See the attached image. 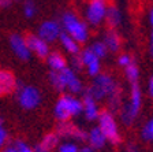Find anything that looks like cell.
Wrapping results in <instances>:
<instances>
[{
	"label": "cell",
	"mask_w": 153,
	"mask_h": 152,
	"mask_svg": "<svg viewBox=\"0 0 153 152\" xmlns=\"http://www.w3.org/2000/svg\"><path fill=\"white\" fill-rule=\"evenodd\" d=\"M119 88L114 78L107 73H100L99 76H96L93 79L92 85L86 89L90 95L93 96L96 101H100L102 99H108L112 93H115Z\"/></svg>",
	"instance_id": "6da1fadb"
},
{
	"label": "cell",
	"mask_w": 153,
	"mask_h": 152,
	"mask_svg": "<svg viewBox=\"0 0 153 152\" xmlns=\"http://www.w3.org/2000/svg\"><path fill=\"white\" fill-rule=\"evenodd\" d=\"M62 28L66 30L67 34H70L74 40L82 44L86 43L89 38V30H88V25L85 22H82L75 14L73 13H64L62 15V21H60Z\"/></svg>",
	"instance_id": "7a4b0ae2"
},
{
	"label": "cell",
	"mask_w": 153,
	"mask_h": 152,
	"mask_svg": "<svg viewBox=\"0 0 153 152\" xmlns=\"http://www.w3.org/2000/svg\"><path fill=\"white\" fill-rule=\"evenodd\" d=\"M99 127L101 129V132L105 136L107 141H109V143L114 144V145H118L119 143H122V136H120V132H119L118 124H116V121H115L114 112H111L108 108L100 111Z\"/></svg>",
	"instance_id": "3957f363"
},
{
	"label": "cell",
	"mask_w": 153,
	"mask_h": 152,
	"mask_svg": "<svg viewBox=\"0 0 153 152\" xmlns=\"http://www.w3.org/2000/svg\"><path fill=\"white\" fill-rule=\"evenodd\" d=\"M16 97H18L19 106L25 110H33L36 108L40 101H41V95L38 89L32 85H21L18 82L16 86Z\"/></svg>",
	"instance_id": "277c9868"
},
{
	"label": "cell",
	"mask_w": 153,
	"mask_h": 152,
	"mask_svg": "<svg viewBox=\"0 0 153 152\" xmlns=\"http://www.w3.org/2000/svg\"><path fill=\"white\" fill-rule=\"evenodd\" d=\"M107 8H108L107 0H89L85 13L88 23L92 26H99L104 21Z\"/></svg>",
	"instance_id": "5b68a950"
},
{
	"label": "cell",
	"mask_w": 153,
	"mask_h": 152,
	"mask_svg": "<svg viewBox=\"0 0 153 152\" xmlns=\"http://www.w3.org/2000/svg\"><path fill=\"white\" fill-rule=\"evenodd\" d=\"M56 133L59 137H64V139H71L76 143H85L88 141V133L79 126L74 125L70 121H63L59 122L56 126Z\"/></svg>",
	"instance_id": "8992f818"
},
{
	"label": "cell",
	"mask_w": 153,
	"mask_h": 152,
	"mask_svg": "<svg viewBox=\"0 0 153 152\" xmlns=\"http://www.w3.org/2000/svg\"><path fill=\"white\" fill-rule=\"evenodd\" d=\"M62 25L57 21H45L38 28V36L47 43H53L59 40L62 34Z\"/></svg>",
	"instance_id": "52a82bcc"
},
{
	"label": "cell",
	"mask_w": 153,
	"mask_h": 152,
	"mask_svg": "<svg viewBox=\"0 0 153 152\" xmlns=\"http://www.w3.org/2000/svg\"><path fill=\"white\" fill-rule=\"evenodd\" d=\"M25 40L27 43V47L30 49V52L36 54L40 59H47L48 55L51 54L49 52V44L47 41H44L38 34L29 33V34H26Z\"/></svg>",
	"instance_id": "ba28073f"
},
{
	"label": "cell",
	"mask_w": 153,
	"mask_h": 152,
	"mask_svg": "<svg viewBox=\"0 0 153 152\" xmlns=\"http://www.w3.org/2000/svg\"><path fill=\"white\" fill-rule=\"evenodd\" d=\"M18 81L13 71L7 69H0V97L8 96L16 91Z\"/></svg>",
	"instance_id": "9c48e42d"
},
{
	"label": "cell",
	"mask_w": 153,
	"mask_h": 152,
	"mask_svg": "<svg viewBox=\"0 0 153 152\" xmlns=\"http://www.w3.org/2000/svg\"><path fill=\"white\" fill-rule=\"evenodd\" d=\"M60 73V77L62 79H63V84L64 86H66V89H68L71 93H81L82 92V82H81V79L76 77L75 71H74L73 69H70V67H66V69H63L62 71H59Z\"/></svg>",
	"instance_id": "30bf717a"
},
{
	"label": "cell",
	"mask_w": 153,
	"mask_h": 152,
	"mask_svg": "<svg viewBox=\"0 0 153 152\" xmlns=\"http://www.w3.org/2000/svg\"><path fill=\"white\" fill-rule=\"evenodd\" d=\"M10 41V47L14 51V54L19 58L21 60H27L30 58V49L27 47L25 37H22L21 34H11L8 38Z\"/></svg>",
	"instance_id": "8fae6325"
},
{
	"label": "cell",
	"mask_w": 153,
	"mask_h": 152,
	"mask_svg": "<svg viewBox=\"0 0 153 152\" xmlns=\"http://www.w3.org/2000/svg\"><path fill=\"white\" fill-rule=\"evenodd\" d=\"M81 56L83 60V66L88 70V74L90 77H96L100 74L101 70V64H100V58H97L90 48H86L81 52Z\"/></svg>",
	"instance_id": "7c38bea8"
},
{
	"label": "cell",
	"mask_w": 153,
	"mask_h": 152,
	"mask_svg": "<svg viewBox=\"0 0 153 152\" xmlns=\"http://www.w3.org/2000/svg\"><path fill=\"white\" fill-rule=\"evenodd\" d=\"M82 104H83V115L89 122L99 119L100 115V108L97 106V101L93 99V96L90 95L88 91L83 92L82 96Z\"/></svg>",
	"instance_id": "4fadbf2b"
},
{
	"label": "cell",
	"mask_w": 153,
	"mask_h": 152,
	"mask_svg": "<svg viewBox=\"0 0 153 152\" xmlns=\"http://www.w3.org/2000/svg\"><path fill=\"white\" fill-rule=\"evenodd\" d=\"M53 115L59 122L70 121V118L73 117L70 111V106H68V100H67V95H62L60 97L57 99L53 108Z\"/></svg>",
	"instance_id": "5bb4252c"
},
{
	"label": "cell",
	"mask_w": 153,
	"mask_h": 152,
	"mask_svg": "<svg viewBox=\"0 0 153 152\" xmlns=\"http://www.w3.org/2000/svg\"><path fill=\"white\" fill-rule=\"evenodd\" d=\"M102 43L107 45L108 51H111V52H118L122 47V38L119 36V33L116 32V29H108L104 33Z\"/></svg>",
	"instance_id": "9a60e30c"
},
{
	"label": "cell",
	"mask_w": 153,
	"mask_h": 152,
	"mask_svg": "<svg viewBox=\"0 0 153 152\" xmlns=\"http://www.w3.org/2000/svg\"><path fill=\"white\" fill-rule=\"evenodd\" d=\"M88 141H89V145L94 149H101L102 147L105 145L107 143V139L105 136L102 134L101 129L99 126L96 127H92L89 130V133H88Z\"/></svg>",
	"instance_id": "2e32d148"
},
{
	"label": "cell",
	"mask_w": 153,
	"mask_h": 152,
	"mask_svg": "<svg viewBox=\"0 0 153 152\" xmlns=\"http://www.w3.org/2000/svg\"><path fill=\"white\" fill-rule=\"evenodd\" d=\"M128 106L131 107L133 112L138 115L141 107H142V91H141L140 85L137 84H131V93H130V101Z\"/></svg>",
	"instance_id": "e0dca14e"
},
{
	"label": "cell",
	"mask_w": 153,
	"mask_h": 152,
	"mask_svg": "<svg viewBox=\"0 0 153 152\" xmlns=\"http://www.w3.org/2000/svg\"><path fill=\"white\" fill-rule=\"evenodd\" d=\"M48 66L51 67V71H62L63 69L67 67V60L60 52L57 51H53L51 54L48 55L47 58Z\"/></svg>",
	"instance_id": "ac0fdd59"
},
{
	"label": "cell",
	"mask_w": 153,
	"mask_h": 152,
	"mask_svg": "<svg viewBox=\"0 0 153 152\" xmlns=\"http://www.w3.org/2000/svg\"><path fill=\"white\" fill-rule=\"evenodd\" d=\"M104 19L108 25V29H116L122 23V14L116 6H108Z\"/></svg>",
	"instance_id": "d6986e66"
},
{
	"label": "cell",
	"mask_w": 153,
	"mask_h": 152,
	"mask_svg": "<svg viewBox=\"0 0 153 152\" xmlns=\"http://www.w3.org/2000/svg\"><path fill=\"white\" fill-rule=\"evenodd\" d=\"M59 40H60V44L63 45V48L68 52V54L76 55V54H79L81 52L79 43L76 41V40H74L70 34H67V33H62L60 37H59Z\"/></svg>",
	"instance_id": "ffe728a7"
},
{
	"label": "cell",
	"mask_w": 153,
	"mask_h": 152,
	"mask_svg": "<svg viewBox=\"0 0 153 152\" xmlns=\"http://www.w3.org/2000/svg\"><path fill=\"white\" fill-rule=\"evenodd\" d=\"M59 141H60L59 134H57L56 132H49V133H47L42 137L41 143L38 144V145L41 147L42 149H45V151L51 152V151H53L56 147H59Z\"/></svg>",
	"instance_id": "44dd1931"
},
{
	"label": "cell",
	"mask_w": 153,
	"mask_h": 152,
	"mask_svg": "<svg viewBox=\"0 0 153 152\" xmlns=\"http://www.w3.org/2000/svg\"><path fill=\"white\" fill-rule=\"evenodd\" d=\"M124 74H126V78L128 79L130 84L138 82V79H140V69H138L135 60H133L128 66L124 67Z\"/></svg>",
	"instance_id": "7402d4cb"
},
{
	"label": "cell",
	"mask_w": 153,
	"mask_h": 152,
	"mask_svg": "<svg viewBox=\"0 0 153 152\" xmlns=\"http://www.w3.org/2000/svg\"><path fill=\"white\" fill-rule=\"evenodd\" d=\"M135 117H137V115L133 112V110H131V107L128 106V103H126V104L120 108V119L126 126H130L134 122Z\"/></svg>",
	"instance_id": "603a6c76"
},
{
	"label": "cell",
	"mask_w": 153,
	"mask_h": 152,
	"mask_svg": "<svg viewBox=\"0 0 153 152\" xmlns=\"http://www.w3.org/2000/svg\"><path fill=\"white\" fill-rule=\"evenodd\" d=\"M49 82H51L52 88H53L55 91H57V92L66 91V86H64L63 79H62L59 71H51V73H49Z\"/></svg>",
	"instance_id": "cb8c5ba5"
},
{
	"label": "cell",
	"mask_w": 153,
	"mask_h": 152,
	"mask_svg": "<svg viewBox=\"0 0 153 152\" xmlns=\"http://www.w3.org/2000/svg\"><path fill=\"white\" fill-rule=\"evenodd\" d=\"M89 48L93 51V54L97 58H100V59L107 56V52H108V48L102 41H94Z\"/></svg>",
	"instance_id": "d4e9b609"
},
{
	"label": "cell",
	"mask_w": 153,
	"mask_h": 152,
	"mask_svg": "<svg viewBox=\"0 0 153 152\" xmlns=\"http://www.w3.org/2000/svg\"><path fill=\"white\" fill-rule=\"evenodd\" d=\"M141 137L146 141H152L153 140V118L150 121H148L146 125L142 127L141 130Z\"/></svg>",
	"instance_id": "484cf974"
},
{
	"label": "cell",
	"mask_w": 153,
	"mask_h": 152,
	"mask_svg": "<svg viewBox=\"0 0 153 152\" xmlns=\"http://www.w3.org/2000/svg\"><path fill=\"white\" fill-rule=\"evenodd\" d=\"M23 13H25L26 18H33L37 13V7H36V3L33 0H25L23 3Z\"/></svg>",
	"instance_id": "4316f807"
},
{
	"label": "cell",
	"mask_w": 153,
	"mask_h": 152,
	"mask_svg": "<svg viewBox=\"0 0 153 152\" xmlns=\"http://www.w3.org/2000/svg\"><path fill=\"white\" fill-rule=\"evenodd\" d=\"M70 63H71V69L74 71H79L82 70L83 67V60H82V56H81V52L76 55H71V59H70Z\"/></svg>",
	"instance_id": "83f0119b"
},
{
	"label": "cell",
	"mask_w": 153,
	"mask_h": 152,
	"mask_svg": "<svg viewBox=\"0 0 153 152\" xmlns=\"http://www.w3.org/2000/svg\"><path fill=\"white\" fill-rule=\"evenodd\" d=\"M8 141V132L3 124V119L0 118V148H3Z\"/></svg>",
	"instance_id": "f1b7e54d"
},
{
	"label": "cell",
	"mask_w": 153,
	"mask_h": 152,
	"mask_svg": "<svg viewBox=\"0 0 153 152\" xmlns=\"http://www.w3.org/2000/svg\"><path fill=\"white\" fill-rule=\"evenodd\" d=\"M14 147H15L16 152H34V149H32L30 147H27V144L25 143V141H22V140H15L14 143H11Z\"/></svg>",
	"instance_id": "f546056e"
},
{
	"label": "cell",
	"mask_w": 153,
	"mask_h": 152,
	"mask_svg": "<svg viewBox=\"0 0 153 152\" xmlns=\"http://www.w3.org/2000/svg\"><path fill=\"white\" fill-rule=\"evenodd\" d=\"M79 148L74 143H63L57 147V152H78Z\"/></svg>",
	"instance_id": "4dcf8cb0"
},
{
	"label": "cell",
	"mask_w": 153,
	"mask_h": 152,
	"mask_svg": "<svg viewBox=\"0 0 153 152\" xmlns=\"http://www.w3.org/2000/svg\"><path fill=\"white\" fill-rule=\"evenodd\" d=\"M133 60H134L133 56H130L128 54H122L118 58V64H119V66H122V67L124 69V67L128 66V64H130Z\"/></svg>",
	"instance_id": "1f68e13d"
},
{
	"label": "cell",
	"mask_w": 153,
	"mask_h": 152,
	"mask_svg": "<svg viewBox=\"0 0 153 152\" xmlns=\"http://www.w3.org/2000/svg\"><path fill=\"white\" fill-rule=\"evenodd\" d=\"M13 4V0H0V8H7Z\"/></svg>",
	"instance_id": "d6a6232c"
},
{
	"label": "cell",
	"mask_w": 153,
	"mask_h": 152,
	"mask_svg": "<svg viewBox=\"0 0 153 152\" xmlns=\"http://www.w3.org/2000/svg\"><path fill=\"white\" fill-rule=\"evenodd\" d=\"M148 91H149L150 97L153 99V76L149 78V82H148Z\"/></svg>",
	"instance_id": "836d02e7"
},
{
	"label": "cell",
	"mask_w": 153,
	"mask_h": 152,
	"mask_svg": "<svg viewBox=\"0 0 153 152\" xmlns=\"http://www.w3.org/2000/svg\"><path fill=\"white\" fill-rule=\"evenodd\" d=\"M126 152H138V148H137V145L135 144H128L127 145V148H126Z\"/></svg>",
	"instance_id": "e575fe53"
},
{
	"label": "cell",
	"mask_w": 153,
	"mask_h": 152,
	"mask_svg": "<svg viewBox=\"0 0 153 152\" xmlns=\"http://www.w3.org/2000/svg\"><path fill=\"white\" fill-rule=\"evenodd\" d=\"M78 152H94V148H92V147H88V145H86V147H82V148H79V151H78Z\"/></svg>",
	"instance_id": "d590c367"
},
{
	"label": "cell",
	"mask_w": 153,
	"mask_h": 152,
	"mask_svg": "<svg viewBox=\"0 0 153 152\" xmlns=\"http://www.w3.org/2000/svg\"><path fill=\"white\" fill-rule=\"evenodd\" d=\"M150 55L153 58V30H152V36H150Z\"/></svg>",
	"instance_id": "8d00e7d4"
},
{
	"label": "cell",
	"mask_w": 153,
	"mask_h": 152,
	"mask_svg": "<svg viewBox=\"0 0 153 152\" xmlns=\"http://www.w3.org/2000/svg\"><path fill=\"white\" fill-rule=\"evenodd\" d=\"M149 21H150V25L153 28V8L150 10V14H149Z\"/></svg>",
	"instance_id": "74e56055"
},
{
	"label": "cell",
	"mask_w": 153,
	"mask_h": 152,
	"mask_svg": "<svg viewBox=\"0 0 153 152\" xmlns=\"http://www.w3.org/2000/svg\"><path fill=\"white\" fill-rule=\"evenodd\" d=\"M34 152H48V151H45V149H42L40 145H37V147L34 148Z\"/></svg>",
	"instance_id": "f35d334b"
},
{
	"label": "cell",
	"mask_w": 153,
	"mask_h": 152,
	"mask_svg": "<svg viewBox=\"0 0 153 152\" xmlns=\"http://www.w3.org/2000/svg\"><path fill=\"white\" fill-rule=\"evenodd\" d=\"M152 143H153V140H152Z\"/></svg>",
	"instance_id": "ab89813d"
}]
</instances>
